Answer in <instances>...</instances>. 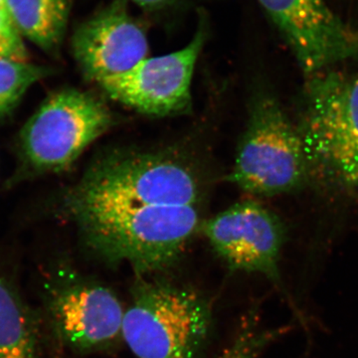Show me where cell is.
I'll use <instances>...</instances> for the list:
<instances>
[{"mask_svg":"<svg viewBox=\"0 0 358 358\" xmlns=\"http://www.w3.org/2000/svg\"><path fill=\"white\" fill-rule=\"evenodd\" d=\"M41 296L52 333L71 350L96 352L122 338L124 308L107 287L59 267L45 278Z\"/></svg>","mask_w":358,"mask_h":358,"instance_id":"7","label":"cell"},{"mask_svg":"<svg viewBox=\"0 0 358 358\" xmlns=\"http://www.w3.org/2000/svg\"><path fill=\"white\" fill-rule=\"evenodd\" d=\"M196 173L171 155L121 152L99 159L67 192L63 208L70 218L81 214L152 205H199Z\"/></svg>","mask_w":358,"mask_h":358,"instance_id":"1","label":"cell"},{"mask_svg":"<svg viewBox=\"0 0 358 358\" xmlns=\"http://www.w3.org/2000/svg\"><path fill=\"white\" fill-rule=\"evenodd\" d=\"M71 219L94 253L128 263L140 275L173 263L202 224L199 205H152Z\"/></svg>","mask_w":358,"mask_h":358,"instance_id":"2","label":"cell"},{"mask_svg":"<svg viewBox=\"0 0 358 358\" xmlns=\"http://www.w3.org/2000/svg\"><path fill=\"white\" fill-rule=\"evenodd\" d=\"M50 73L42 66L0 59V120L15 110L30 87Z\"/></svg>","mask_w":358,"mask_h":358,"instance_id":"14","label":"cell"},{"mask_svg":"<svg viewBox=\"0 0 358 358\" xmlns=\"http://www.w3.org/2000/svg\"><path fill=\"white\" fill-rule=\"evenodd\" d=\"M204 40L200 27L185 48L148 57L129 72L98 85L112 100L143 114L166 117L189 112L192 75Z\"/></svg>","mask_w":358,"mask_h":358,"instance_id":"9","label":"cell"},{"mask_svg":"<svg viewBox=\"0 0 358 358\" xmlns=\"http://www.w3.org/2000/svg\"><path fill=\"white\" fill-rule=\"evenodd\" d=\"M72 0H6L9 15L21 36L47 53L58 50Z\"/></svg>","mask_w":358,"mask_h":358,"instance_id":"13","label":"cell"},{"mask_svg":"<svg viewBox=\"0 0 358 358\" xmlns=\"http://www.w3.org/2000/svg\"><path fill=\"white\" fill-rule=\"evenodd\" d=\"M0 13H3L7 17L10 18L9 15L8 7H7L6 0H0Z\"/></svg>","mask_w":358,"mask_h":358,"instance_id":"18","label":"cell"},{"mask_svg":"<svg viewBox=\"0 0 358 358\" xmlns=\"http://www.w3.org/2000/svg\"><path fill=\"white\" fill-rule=\"evenodd\" d=\"M310 176L296 124L274 96L258 92L229 180L250 194L275 196L298 189Z\"/></svg>","mask_w":358,"mask_h":358,"instance_id":"5","label":"cell"},{"mask_svg":"<svg viewBox=\"0 0 358 358\" xmlns=\"http://www.w3.org/2000/svg\"><path fill=\"white\" fill-rule=\"evenodd\" d=\"M200 231L232 270L259 273L280 284L285 242L280 218L256 201L240 202L201 224Z\"/></svg>","mask_w":358,"mask_h":358,"instance_id":"10","label":"cell"},{"mask_svg":"<svg viewBox=\"0 0 358 358\" xmlns=\"http://www.w3.org/2000/svg\"><path fill=\"white\" fill-rule=\"evenodd\" d=\"M260 343H262V341L248 338L241 339L223 358H251L252 353L257 350V346Z\"/></svg>","mask_w":358,"mask_h":358,"instance_id":"16","label":"cell"},{"mask_svg":"<svg viewBox=\"0 0 358 358\" xmlns=\"http://www.w3.org/2000/svg\"><path fill=\"white\" fill-rule=\"evenodd\" d=\"M296 129L310 174L358 183V73L331 69L308 76Z\"/></svg>","mask_w":358,"mask_h":358,"instance_id":"3","label":"cell"},{"mask_svg":"<svg viewBox=\"0 0 358 358\" xmlns=\"http://www.w3.org/2000/svg\"><path fill=\"white\" fill-rule=\"evenodd\" d=\"M0 358H43L41 320L0 271Z\"/></svg>","mask_w":358,"mask_h":358,"instance_id":"12","label":"cell"},{"mask_svg":"<svg viewBox=\"0 0 358 358\" xmlns=\"http://www.w3.org/2000/svg\"><path fill=\"white\" fill-rule=\"evenodd\" d=\"M72 48L85 78L100 84L147 59L148 42L143 26L117 0L77 28Z\"/></svg>","mask_w":358,"mask_h":358,"instance_id":"11","label":"cell"},{"mask_svg":"<svg viewBox=\"0 0 358 358\" xmlns=\"http://www.w3.org/2000/svg\"><path fill=\"white\" fill-rule=\"evenodd\" d=\"M110 110L96 96L63 89L47 96L20 134V152L35 173H58L110 128Z\"/></svg>","mask_w":358,"mask_h":358,"instance_id":"6","label":"cell"},{"mask_svg":"<svg viewBox=\"0 0 358 358\" xmlns=\"http://www.w3.org/2000/svg\"><path fill=\"white\" fill-rule=\"evenodd\" d=\"M307 76L358 61V30L326 0H258Z\"/></svg>","mask_w":358,"mask_h":358,"instance_id":"8","label":"cell"},{"mask_svg":"<svg viewBox=\"0 0 358 358\" xmlns=\"http://www.w3.org/2000/svg\"><path fill=\"white\" fill-rule=\"evenodd\" d=\"M210 320V308L192 289L140 278L122 336L138 358H196Z\"/></svg>","mask_w":358,"mask_h":358,"instance_id":"4","label":"cell"},{"mask_svg":"<svg viewBox=\"0 0 358 358\" xmlns=\"http://www.w3.org/2000/svg\"><path fill=\"white\" fill-rule=\"evenodd\" d=\"M131 1L143 8L150 9V10H159V9L166 8V7L176 3L178 0H131Z\"/></svg>","mask_w":358,"mask_h":358,"instance_id":"17","label":"cell"},{"mask_svg":"<svg viewBox=\"0 0 358 358\" xmlns=\"http://www.w3.org/2000/svg\"><path fill=\"white\" fill-rule=\"evenodd\" d=\"M0 59L28 62L29 54L23 37L14 25L11 18L0 13Z\"/></svg>","mask_w":358,"mask_h":358,"instance_id":"15","label":"cell"}]
</instances>
